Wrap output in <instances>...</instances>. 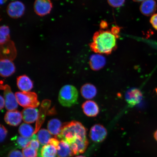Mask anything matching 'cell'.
<instances>
[{
    "instance_id": "6da1fadb",
    "label": "cell",
    "mask_w": 157,
    "mask_h": 157,
    "mask_svg": "<svg viewBox=\"0 0 157 157\" xmlns=\"http://www.w3.org/2000/svg\"><path fill=\"white\" fill-rule=\"evenodd\" d=\"M117 38L111 30H100L94 34L90 48L97 53L110 54L117 48Z\"/></svg>"
},
{
    "instance_id": "7a4b0ae2",
    "label": "cell",
    "mask_w": 157,
    "mask_h": 157,
    "mask_svg": "<svg viewBox=\"0 0 157 157\" xmlns=\"http://www.w3.org/2000/svg\"><path fill=\"white\" fill-rule=\"evenodd\" d=\"M87 130L81 123L72 121L63 125L59 134L55 136L59 140H63L69 145L80 139L87 138Z\"/></svg>"
},
{
    "instance_id": "3957f363",
    "label": "cell",
    "mask_w": 157,
    "mask_h": 157,
    "mask_svg": "<svg viewBox=\"0 0 157 157\" xmlns=\"http://www.w3.org/2000/svg\"><path fill=\"white\" fill-rule=\"evenodd\" d=\"M78 98V93L76 88L71 85H66L60 89L58 100L63 106L70 107L77 102Z\"/></svg>"
},
{
    "instance_id": "277c9868",
    "label": "cell",
    "mask_w": 157,
    "mask_h": 157,
    "mask_svg": "<svg viewBox=\"0 0 157 157\" xmlns=\"http://www.w3.org/2000/svg\"><path fill=\"white\" fill-rule=\"evenodd\" d=\"M15 95L19 105L23 107L36 108L40 105L38 96L34 92H18Z\"/></svg>"
},
{
    "instance_id": "5b68a950",
    "label": "cell",
    "mask_w": 157,
    "mask_h": 157,
    "mask_svg": "<svg viewBox=\"0 0 157 157\" xmlns=\"http://www.w3.org/2000/svg\"><path fill=\"white\" fill-rule=\"evenodd\" d=\"M1 89L4 91L5 106L9 111L16 110L18 107V103L15 95L12 92L11 88L7 84L1 83Z\"/></svg>"
},
{
    "instance_id": "8992f818",
    "label": "cell",
    "mask_w": 157,
    "mask_h": 157,
    "mask_svg": "<svg viewBox=\"0 0 157 157\" xmlns=\"http://www.w3.org/2000/svg\"><path fill=\"white\" fill-rule=\"evenodd\" d=\"M106 129L103 125L96 124L90 129L89 136L91 140L95 143L103 142L107 136Z\"/></svg>"
},
{
    "instance_id": "52a82bcc",
    "label": "cell",
    "mask_w": 157,
    "mask_h": 157,
    "mask_svg": "<svg viewBox=\"0 0 157 157\" xmlns=\"http://www.w3.org/2000/svg\"><path fill=\"white\" fill-rule=\"evenodd\" d=\"M25 6L22 2H11L7 7V12L9 16L13 18H18L22 16L25 12Z\"/></svg>"
},
{
    "instance_id": "ba28073f",
    "label": "cell",
    "mask_w": 157,
    "mask_h": 157,
    "mask_svg": "<svg viewBox=\"0 0 157 157\" xmlns=\"http://www.w3.org/2000/svg\"><path fill=\"white\" fill-rule=\"evenodd\" d=\"M35 13L40 16H44L51 12L52 4L50 0H35L34 3Z\"/></svg>"
},
{
    "instance_id": "9c48e42d",
    "label": "cell",
    "mask_w": 157,
    "mask_h": 157,
    "mask_svg": "<svg viewBox=\"0 0 157 157\" xmlns=\"http://www.w3.org/2000/svg\"><path fill=\"white\" fill-rule=\"evenodd\" d=\"M51 104V101L48 99L44 100L41 103V106L39 111L38 119L36 121L34 134H36V133L38 132L41 126L44 122L47 111L50 106Z\"/></svg>"
},
{
    "instance_id": "30bf717a",
    "label": "cell",
    "mask_w": 157,
    "mask_h": 157,
    "mask_svg": "<svg viewBox=\"0 0 157 157\" xmlns=\"http://www.w3.org/2000/svg\"><path fill=\"white\" fill-rule=\"evenodd\" d=\"M142 92L136 88L129 89L125 94V100L131 106H134L139 104L142 101Z\"/></svg>"
},
{
    "instance_id": "8fae6325",
    "label": "cell",
    "mask_w": 157,
    "mask_h": 157,
    "mask_svg": "<svg viewBox=\"0 0 157 157\" xmlns=\"http://www.w3.org/2000/svg\"><path fill=\"white\" fill-rule=\"evenodd\" d=\"M15 71V67L12 60L1 59L0 61V74L3 77H8L12 75Z\"/></svg>"
},
{
    "instance_id": "7c38bea8",
    "label": "cell",
    "mask_w": 157,
    "mask_h": 157,
    "mask_svg": "<svg viewBox=\"0 0 157 157\" xmlns=\"http://www.w3.org/2000/svg\"><path fill=\"white\" fill-rule=\"evenodd\" d=\"M4 119L7 124L12 126H17L22 121V114L17 110L9 111L6 113Z\"/></svg>"
},
{
    "instance_id": "4fadbf2b",
    "label": "cell",
    "mask_w": 157,
    "mask_h": 157,
    "mask_svg": "<svg viewBox=\"0 0 157 157\" xmlns=\"http://www.w3.org/2000/svg\"><path fill=\"white\" fill-rule=\"evenodd\" d=\"M84 114L87 117H94L97 116L99 112V109L97 104L92 101H87L82 105Z\"/></svg>"
},
{
    "instance_id": "5bb4252c",
    "label": "cell",
    "mask_w": 157,
    "mask_h": 157,
    "mask_svg": "<svg viewBox=\"0 0 157 157\" xmlns=\"http://www.w3.org/2000/svg\"><path fill=\"white\" fill-rule=\"evenodd\" d=\"M157 5L155 0H145L140 5L141 13L146 16H150L154 14L156 11Z\"/></svg>"
},
{
    "instance_id": "9a60e30c",
    "label": "cell",
    "mask_w": 157,
    "mask_h": 157,
    "mask_svg": "<svg viewBox=\"0 0 157 157\" xmlns=\"http://www.w3.org/2000/svg\"><path fill=\"white\" fill-rule=\"evenodd\" d=\"M38 110L35 108H25L21 112L23 121L26 123H34L38 119Z\"/></svg>"
},
{
    "instance_id": "2e32d148",
    "label": "cell",
    "mask_w": 157,
    "mask_h": 157,
    "mask_svg": "<svg viewBox=\"0 0 157 157\" xmlns=\"http://www.w3.org/2000/svg\"><path fill=\"white\" fill-rule=\"evenodd\" d=\"M106 59L102 55L97 54L92 55L90 57L89 64L90 68L94 71L101 69L105 65Z\"/></svg>"
},
{
    "instance_id": "e0dca14e",
    "label": "cell",
    "mask_w": 157,
    "mask_h": 157,
    "mask_svg": "<svg viewBox=\"0 0 157 157\" xmlns=\"http://www.w3.org/2000/svg\"><path fill=\"white\" fill-rule=\"evenodd\" d=\"M17 85L22 92H29L33 87V81L26 75L20 76L17 78Z\"/></svg>"
},
{
    "instance_id": "ac0fdd59",
    "label": "cell",
    "mask_w": 157,
    "mask_h": 157,
    "mask_svg": "<svg viewBox=\"0 0 157 157\" xmlns=\"http://www.w3.org/2000/svg\"><path fill=\"white\" fill-rule=\"evenodd\" d=\"M81 95L86 99H90L95 97L97 93V88L93 84L87 83L82 86L80 90Z\"/></svg>"
},
{
    "instance_id": "d6986e66",
    "label": "cell",
    "mask_w": 157,
    "mask_h": 157,
    "mask_svg": "<svg viewBox=\"0 0 157 157\" xmlns=\"http://www.w3.org/2000/svg\"><path fill=\"white\" fill-rule=\"evenodd\" d=\"M57 154V149L54 146L48 144L40 147L38 152V157H56Z\"/></svg>"
},
{
    "instance_id": "ffe728a7",
    "label": "cell",
    "mask_w": 157,
    "mask_h": 157,
    "mask_svg": "<svg viewBox=\"0 0 157 157\" xmlns=\"http://www.w3.org/2000/svg\"><path fill=\"white\" fill-rule=\"evenodd\" d=\"M57 151L59 157H71L74 155L69 144L63 140L60 141Z\"/></svg>"
},
{
    "instance_id": "44dd1931",
    "label": "cell",
    "mask_w": 157,
    "mask_h": 157,
    "mask_svg": "<svg viewBox=\"0 0 157 157\" xmlns=\"http://www.w3.org/2000/svg\"><path fill=\"white\" fill-rule=\"evenodd\" d=\"M10 41L5 44L1 45L3 47V55L4 56L1 59H7L12 60L15 58L16 52L14 44Z\"/></svg>"
},
{
    "instance_id": "7402d4cb",
    "label": "cell",
    "mask_w": 157,
    "mask_h": 157,
    "mask_svg": "<svg viewBox=\"0 0 157 157\" xmlns=\"http://www.w3.org/2000/svg\"><path fill=\"white\" fill-rule=\"evenodd\" d=\"M63 125L60 120L57 119H53L49 121L48 128L51 134L57 136L60 133Z\"/></svg>"
},
{
    "instance_id": "603a6c76",
    "label": "cell",
    "mask_w": 157,
    "mask_h": 157,
    "mask_svg": "<svg viewBox=\"0 0 157 157\" xmlns=\"http://www.w3.org/2000/svg\"><path fill=\"white\" fill-rule=\"evenodd\" d=\"M51 133L49 131L45 129H41L38 131L37 135V139L42 146H44L49 143L52 138Z\"/></svg>"
},
{
    "instance_id": "cb8c5ba5",
    "label": "cell",
    "mask_w": 157,
    "mask_h": 157,
    "mask_svg": "<svg viewBox=\"0 0 157 157\" xmlns=\"http://www.w3.org/2000/svg\"><path fill=\"white\" fill-rule=\"evenodd\" d=\"M18 131L21 136L30 138L34 134L35 130L30 125L23 123L19 127Z\"/></svg>"
},
{
    "instance_id": "d4e9b609",
    "label": "cell",
    "mask_w": 157,
    "mask_h": 157,
    "mask_svg": "<svg viewBox=\"0 0 157 157\" xmlns=\"http://www.w3.org/2000/svg\"><path fill=\"white\" fill-rule=\"evenodd\" d=\"M36 137H37L36 135L34 134L30 138H27L22 136H18L14 137L12 139V140L15 141V144L17 148L23 149L29 146L30 141Z\"/></svg>"
},
{
    "instance_id": "484cf974",
    "label": "cell",
    "mask_w": 157,
    "mask_h": 157,
    "mask_svg": "<svg viewBox=\"0 0 157 157\" xmlns=\"http://www.w3.org/2000/svg\"><path fill=\"white\" fill-rule=\"evenodd\" d=\"M10 29L8 26L3 25L0 28V43L3 45L10 41Z\"/></svg>"
},
{
    "instance_id": "4316f807",
    "label": "cell",
    "mask_w": 157,
    "mask_h": 157,
    "mask_svg": "<svg viewBox=\"0 0 157 157\" xmlns=\"http://www.w3.org/2000/svg\"><path fill=\"white\" fill-rule=\"evenodd\" d=\"M22 151L24 157H37L38 156L37 150L29 146L23 148Z\"/></svg>"
},
{
    "instance_id": "83f0119b",
    "label": "cell",
    "mask_w": 157,
    "mask_h": 157,
    "mask_svg": "<svg viewBox=\"0 0 157 157\" xmlns=\"http://www.w3.org/2000/svg\"><path fill=\"white\" fill-rule=\"evenodd\" d=\"M109 5L113 7H119L124 3L125 0H107Z\"/></svg>"
},
{
    "instance_id": "f1b7e54d",
    "label": "cell",
    "mask_w": 157,
    "mask_h": 157,
    "mask_svg": "<svg viewBox=\"0 0 157 157\" xmlns=\"http://www.w3.org/2000/svg\"><path fill=\"white\" fill-rule=\"evenodd\" d=\"M37 139V137L33 139L29 143V146L30 147L35 150H38L40 147V144H39L40 143Z\"/></svg>"
},
{
    "instance_id": "f546056e",
    "label": "cell",
    "mask_w": 157,
    "mask_h": 157,
    "mask_svg": "<svg viewBox=\"0 0 157 157\" xmlns=\"http://www.w3.org/2000/svg\"><path fill=\"white\" fill-rule=\"evenodd\" d=\"M0 133H1V135H0V140H1V142H3L4 140L6 137L7 136V130L6 129V128L3 126V125H1V127H0Z\"/></svg>"
},
{
    "instance_id": "4dcf8cb0",
    "label": "cell",
    "mask_w": 157,
    "mask_h": 157,
    "mask_svg": "<svg viewBox=\"0 0 157 157\" xmlns=\"http://www.w3.org/2000/svg\"><path fill=\"white\" fill-rule=\"evenodd\" d=\"M8 157H24L22 152L17 150L11 151L9 153Z\"/></svg>"
},
{
    "instance_id": "1f68e13d",
    "label": "cell",
    "mask_w": 157,
    "mask_h": 157,
    "mask_svg": "<svg viewBox=\"0 0 157 157\" xmlns=\"http://www.w3.org/2000/svg\"><path fill=\"white\" fill-rule=\"evenodd\" d=\"M150 22L152 27L157 30V13L152 15L150 19Z\"/></svg>"
},
{
    "instance_id": "d6a6232c",
    "label": "cell",
    "mask_w": 157,
    "mask_h": 157,
    "mask_svg": "<svg viewBox=\"0 0 157 157\" xmlns=\"http://www.w3.org/2000/svg\"><path fill=\"white\" fill-rule=\"evenodd\" d=\"M60 140L55 138H52L50 139L49 141V144L54 146L56 149H57L59 147V144Z\"/></svg>"
},
{
    "instance_id": "836d02e7",
    "label": "cell",
    "mask_w": 157,
    "mask_h": 157,
    "mask_svg": "<svg viewBox=\"0 0 157 157\" xmlns=\"http://www.w3.org/2000/svg\"><path fill=\"white\" fill-rule=\"evenodd\" d=\"M120 30V29L119 27L117 26L113 27L111 29V32L113 33V34H114L115 36L118 38V34Z\"/></svg>"
},
{
    "instance_id": "e575fe53",
    "label": "cell",
    "mask_w": 157,
    "mask_h": 157,
    "mask_svg": "<svg viewBox=\"0 0 157 157\" xmlns=\"http://www.w3.org/2000/svg\"><path fill=\"white\" fill-rule=\"evenodd\" d=\"M0 101H1V103H0V108H1V110H2L3 109L5 105V100L4 99V98H3L2 97V96L1 95V97H0Z\"/></svg>"
},
{
    "instance_id": "d590c367",
    "label": "cell",
    "mask_w": 157,
    "mask_h": 157,
    "mask_svg": "<svg viewBox=\"0 0 157 157\" xmlns=\"http://www.w3.org/2000/svg\"><path fill=\"white\" fill-rule=\"evenodd\" d=\"M101 27V29H105L108 27L107 23L105 21H102L100 24Z\"/></svg>"
},
{
    "instance_id": "8d00e7d4",
    "label": "cell",
    "mask_w": 157,
    "mask_h": 157,
    "mask_svg": "<svg viewBox=\"0 0 157 157\" xmlns=\"http://www.w3.org/2000/svg\"><path fill=\"white\" fill-rule=\"evenodd\" d=\"M154 137L155 139L157 142V130L154 133Z\"/></svg>"
},
{
    "instance_id": "74e56055",
    "label": "cell",
    "mask_w": 157,
    "mask_h": 157,
    "mask_svg": "<svg viewBox=\"0 0 157 157\" xmlns=\"http://www.w3.org/2000/svg\"><path fill=\"white\" fill-rule=\"evenodd\" d=\"M133 1L135 2H143L145 1V0H133Z\"/></svg>"
},
{
    "instance_id": "f35d334b",
    "label": "cell",
    "mask_w": 157,
    "mask_h": 157,
    "mask_svg": "<svg viewBox=\"0 0 157 157\" xmlns=\"http://www.w3.org/2000/svg\"><path fill=\"white\" fill-rule=\"evenodd\" d=\"M7 0H1V4H3Z\"/></svg>"
},
{
    "instance_id": "ab89813d",
    "label": "cell",
    "mask_w": 157,
    "mask_h": 157,
    "mask_svg": "<svg viewBox=\"0 0 157 157\" xmlns=\"http://www.w3.org/2000/svg\"><path fill=\"white\" fill-rule=\"evenodd\" d=\"M75 157H86L83 156H76Z\"/></svg>"
},
{
    "instance_id": "60d3db41",
    "label": "cell",
    "mask_w": 157,
    "mask_h": 157,
    "mask_svg": "<svg viewBox=\"0 0 157 157\" xmlns=\"http://www.w3.org/2000/svg\"><path fill=\"white\" fill-rule=\"evenodd\" d=\"M156 1H157V0H156Z\"/></svg>"
}]
</instances>
